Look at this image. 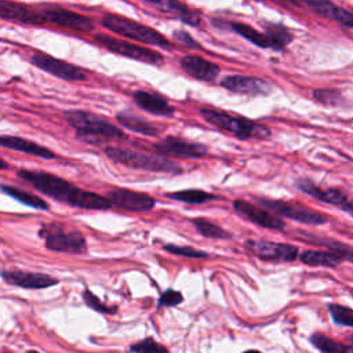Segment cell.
Returning <instances> with one entry per match:
<instances>
[{
    "label": "cell",
    "instance_id": "cell-37",
    "mask_svg": "<svg viewBox=\"0 0 353 353\" xmlns=\"http://www.w3.org/2000/svg\"><path fill=\"white\" fill-rule=\"evenodd\" d=\"M182 302H183V295H182L179 291H175V290L168 288V290H165V291L160 295V298H159V301H157V305H159V306L170 307V306H176V305H179V303H182Z\"/></svg>",
    "mask_w": 353,
    "mask_h": 353
},
{
    "label": "cell",
    "instance_id": "cell-15",
    "mask_svg": "<svg viewBox=\"0 0 353 353\" xmlns=\"http://www.w3.org/2000/svg\"><path fill=\"white\" fill-rule=\"evenodd\" d=\"M106 199L113 207L135 212L149 211L156 205V200L152 196L128 189H113L108 193Z\"/></svg>",
    "mask_w": 353,
    "mask_h": 353
},
{
    "label": "cell",
    "instance_id": "cell-10",
    "mask_svg": "<svg viewBox=\"0 0 353 353\" xmlns=\"http://www.w3.org/2000/svg\"><path fill=\"white\" fill-rule=\"evenodd\" d=\"M245 248L259 259L272 262H292L298 258V248L287 243L268 240H247Z\"/></svg>",
    "mask_w": 353,
    "mask_h": 353
},
{
    "label": "cell",
    "instance_id": "cell-27",
    "mask_svg": "<svg viewBox=\"0 0 353 353\" xmlns=\"http://www.w3.org/2000/svg\"><path fill=\"white\" fill-rule=\"evenodd\" d=\"M0 189H1V192H4L6 194L11 196L12 199L18 200L19 203H22L25 205L33 207L36 210H48V204L43 199H40L26 190H22V189H18L14 186H8V185H0Z\"/></svg>",
    "mask_w": 353,
    "mask_h": 353
},
{
    "label": "cell",
    "instance_id": "cell-29",
    "mask_svg": "<svg viewBox=\"0 0 353 353\" xmlns=\"http://www.w3.org/2000/svg\"><path fill=\"white\" fill-rule=\"evenodd\" d=\"M192 223L196 228V230L204 237L222 239V240L232 237V234L228 230H225L223 228L218 226L216 223H214L205 218H193Z\"/></svg>",
    "mask_w": 353,
    "mask_h": 353
},
{
    "label": "cell",
    "instance_id": "cell-30",
    "mask_svg": "<svg viewBox=\"0 0 353 353\" xmlns=\"http://www.w3.org/2000/svg\"><path fill=\"white\" fill-rule=\"evenodd\" d=\"M310 343L319 349L320 352L324 353H350L352 352V346H346L343 343H339L320 332H314L310 335Z\"/></svg>",
    "mask_w": 353,
    "mask_h": 353
},
{
    "label": "cell",
    "instance_id": "cell-23",
    "mask_svg": "<svg viewBox=\"0 0 353 353\" xmlns=\"http://www.w3.org/2000/svg\"><path fill=\"white\" fill-rule=\"evenodd\" d=\"M299 261L307 266H325L336 268L341 262L345 261L343 255L336 251H319V250H306L299 254Z\"/></svg>",
    "mask_w": 353,
    "mask_h": 353
},
{
    "label": "cell",
    "instance_id": "cell-8",
    "mask_svg": "<svg viewBox=\"0 0 353 353\" xmlns=\"http://www.w3.org/2000/svg\"><path fill=\"white\" fill-rule=\"evenodd\" d=\"M94 40H95V43H98L99 46L105 47L106 50H109L114 54H119V55H123V57H127V58H131V59H135L139 62H145V63H150V65H160V63H163V59H164L160 52L152 51L149 48H145V47H141V46H137V44H132L125 40L116 39V37H112V36H108L103 33L95 34Z\"/></svg>",
    "mask_w": 353,
    "mask_h": 353
},
{
    "label": "cell",
    "instance_id": "cell-28",
    "mask_svg": "<svg viewBox=\"0 0 353 353\" xmlns=\"http://www.w3.org/2000/svg\"><path fill=\"white\" fill-rule=\"evenodd\" d=\"M165 197L176 200V201H182V203H189V204H201V203H207L211 200H218V196L204 192V190H199V189L172 192V193H167Z\"/></svg>",
    "mask_w": 353,
    "mask_h": 353
},
{
    "label": "cell",
    "instance_id": "cell-13",
    "mask_svg": "<svg viewBox=\"0 0 353 353\" xmlns=\"http://www.w3.org/2000/svg\"><path fill=\"white\" fill-rule=\"evenodd\" d=\"M46 23H52L61 28L77 30V32H90L94 29V22L81 14L74 11L61 8V7H51L41 11Z\"/></svg>",
    "mask_w": 353,
    "mask_h": 353
},
{
    "label": "cell",
    "instance_id": "cell-2",
    "mask_svg": "<svg viewBox=\"0 0 353 353\" xmlns=\"http://www.w3.org/2000/svg\"><path fill=\"white\" fill-rule=\"evenodd\" d=\"M65 119L76 130V138L90 145H101L110 139H125L127 135L106 119L84 110H66Z\"/></svg>",
    "mask_w": 353,
    "mask_h": 353
},
{
    "label": "cell",
    "instance_id": "cell-12",
    "mask_svg": "<svg viewBox=\"0 0 353 353\" xmlns=\"http://www.w3.org/2000/svg\"><path fill=\"white\" fill-rule=\"evenodd\" d=\"M153 149L161 156H176L186 159H199L208 153V148L205 145L185 141L176 137H165L163 141L153 143Z\"/></svg>",
    "mask_w": 353,
    "mask_h": 353
},
{
    "label": "cell",
    "instance_id": "cell-18",
    "mask_svg": "<svg viewBox=\"0 0 353 353\" xmlns=\"http://www.w3.org/2000/svg\"><path fill=\"white\" fill-rule=\"evenodd\" d=\"M0 19L19 22L25 25L46 23L41 11H36L28 6L11 0H0Z\"/></svg>",
    "mask_w": 353,
    "mask_h": 353
},
{
    "label": "cell",
    "instance_id": "cell-38",
    "mask_svg": "<svg viewBox=\"0 0 353 353\" xmlns=\"http://www.w3.org/2000/svg\"><path fill=\"white\" fill-rule=\"evenodd\" d=\"M172 37H174L179 44H182V46H185V47H188V48L203 50L201 44L197 43V41H196L188 32H185V30H175V32L172 33Z\"/></svg>",
    "mask_w": 353,
    "mask_h": 353
},
{
    "label": "cell",
    "instance_id": "cell-25",
    "mask_svg": "<svg viewBox=\"0 0 353 353\" xmlns=\"http://www.w3.org/2000/svg\"><path fill=\"white\" fill-rule=\"evenodd\" d=\"M159 10H161L165 14L172 15L174 18H178L179 21L192 25V26H197L201 23V18L200 15L188 8L183 3L178 1V0H160V3L156 6Z\"/></svg>",
    "mask_w": 353,
    "mask_h": 353
},
{
    "label": "cell",
    "instance_id": "cell-11",
    "mask_svg": "<svg viewBox=\"0 0 353 353\" xmlns=\"http://www.w3.org/2000/svg\"><path fill=\"white\" fill-rule=\"evenodd\" d=\"M295 186L305 194H309L319 201H323V203L331 204V205H336V207L342 208L343 211H346L347 214H352V203H350L347 194L341 189H336V188L321 189L320 186H317L307 178L296 179Z\"/></svg>",
    "mask_w": 353,
    "mask_h": 353
},
{
    "label": "cell",
    "instance_id": "cell-40",
    "mask_svg": "<svg viewBox=\"0 0 353 353\" xmlns=\"http://www.w3.org/2000/svg\"><path fill=\"white\" fill-rule=\"evenodd\" d=\"M142 1H146V3H150V4H154V6H157L160 3V0H142Z\"/></svg>",
    "mask_w": 353,
    "mask_h": 353
},
{
    "label": "cell",
    "instance_id": "cell-26",
    "mask_svg": "<svg viewBox=\"0 0 353 353\" xmlns=\"http://www.w3.org/2000/svg\"><path fill=\"white\" fill-rule=\"evenodd\" d=\"M222 23L228 25L229 29H232L233 32H236L237 34L243 36L244 39H247L248 41H251L252 44L261 47V48H274V44L272 41V39L263 32H259L256 29H254L252 26L247 25V23H241V22H223Z\"/></svg>",
    "mask_w": 353,
    "mask_h": 353
},
{
    "label": "cell",
    "instance_id": "cell-4",
    "mask_svg": "<svg viewBox=\"0 0 353 353\" xmlns=\"http://www.w3.org/2000/svg\"><path fill=\"white\" fill-rule=\"evenodd\" d=\"M105 154L114 163L123 164L130 168L143 170L150 172H164V174H181L182 168L178 163L161 154H149L143 152H137L125 148L106 146Z\"/></svg>",
    "mask_w": 353,
    "mask_h": 353
},
{
    "label": "cell",
    "instance_id": "cell-32",
    "mask_svg": "<svg viewBox=\"0 0 353 353\" xmlns=\"http://www.w3.org/2000/svg\"><path fill=\"white\" fill-rule=\"evenodd\" d=\"M328 312L334 320L335 324L345 325V327H352L353 325V312L347 306H342L338 303H330L328 305Z\"/></svg>",
    "mask_w": 353,
    "mask_h": 353
},
{
    "label": "cell",
    "instance_id": "cell-21",
    "mask_svg": "<svg viewBox=\"0 0 353 353\" xmlns=\"http://www.w3.org/2000/svg\"><path fill=\"white\" fill-rule=\"evenodd\" d=\"M0 146L6 148V149L15 150V152H22L26 154L47 159V160L57 157V154L52 150H50L44 146H40L39 143H36L33 141H29V139L21 138V137H14V135H1Z\"/></svg>",
    "mask_w": 353,
    "mask_h": 353
},
{
    "label": "cell",
    "instance_id": "cell-9",
    "mask_svg": "<svg viewBox=\"0 0 353 353\" xmlns=\"http://www.w3.org/2000/svg\"><path fill=\"white\" fill-rule=\"evenodd\" d=\"M30 62L36 68H39L55 77H59L62 80L83 81L87 79V73L84 69H81L73 63H69L66 61L54 58L44 52H34L30 57Z\"/></svg>",
    "mask_w": 353,
    "mask_h": 353
},
{
    "label": "cell",
    "instance_id": "cell-19",
    "mask_svg": "<svg viewBox=\"0 0 353 353\" xmlns=\"http://www.w3.org/2000/svg\"><path fill=\"white\" fill-rule=\"evenodd\" d=\"M181 68L189 76L203 81H214L221 72L216 63L210 62L200 55H185L181 59Z\"/></svg>",
    "mask_w": 353,
    "mask_h": 353
},
{
    "label": "cell",
    "instance_id": "cell-6",
    "mask_svg": "<svg viewBox=\"0 0 353 353\" xmlns=\"http://www.w3.org/2000/svg\"><path fill=\"white\" fill-rule=\"evenodd\" d=\"M40 236L46 241V247L57 252L83 254L87 250L84 236L77 230H65L59 225H47L40 229Z\"/></svg>",
    "mask_w": 353,
    "mask_h": 353
},
{
    "label": "cell",
    "instance_id": "cell-39",
    "mask_svg": "<svg viewBox=\"0 0 353 353\" xmlns=\"http://www.w3.org/2000/svg\"><path fill=\"white\" fill-rule=\"evenodd\" d=\"M10 167V164L6 161V160H3L1 157H0V170H7Z\"/></svg>",
    "mask_w": 353,
    "mask_h": 353
},
{
    "label": "cell",
    "instance_id": "cell-31",
    "mask_svg": "<svg viewBox=\"0 0 353 353\" xmlns=\"http://www.w3.org/2000/svg\"><path fill=\"white\" fill-rule=\"evenodd\" d=\"M265 33L272 39V41L274 44V48L277 51L284 50L285 46L292 41L291 32L285 26H283L280 23H269V22H266L265 23Z\"/></svg>",
    "mask_w": 353,
    "mask_h": 353
},
{
    "label": "cell",
    "instance_id": "cell-24",
    "mask_svg": "<svg viewBox=\"0 0 353 353\" xmlns=\"http://www.w3.org/2000/svg\"><path fill=\"white\" fill-rule=\"evenodd\" d=\"M116 120L127 130L132 132H138L148 137H156L159 134V128L154 127L152 123H149L146 119L130 112V110H121L116 114Z\"/></svg>",
    "mask_w": 353,
    "mask_h": 353
},
{
    "label": "cell",
    "instance_id": "cell-5",
    "mask_svg": "<svg viewBox=\"0 0 353 353\" xmlns=\"http://www.w3.org/2000/svg\"><path fill=\"white\" fill-rule=\"evenodd\" d=\"M102 25L109 29L113 33L120 34L121 37H127V39H132L145 44H150V46H156V47H161L165 50H172V44L170 40H167L161 33H159L157 30L142 25L137 21L128 19L125 17H120V15H113V14H108L102 18Z\"/></svg>",
    "mask_w": 353,
    "mask_h": 353
},
{
    "label": "cell",
    "instance_id": "cell-22",
    "mask_svg": "<svg viewBox=\"0 0 353 353\" xmlns=\"http://www.w3.org/2000/svg\"><path fill=\"white\" fill-rule=\"evenodd\" d=\"M302 3L325 18L335 19L349 29L353 28V14L349 10L335 6L330 0H302Z\"/></svg>",
    "mask_w": 353,
    "mask_h": 353
},
{
    "label": "cell",
    "instance_id": "cell-14",
    "mask_svg": "<svg viewBox=\"0 0 353 353\" xmlns=\"http://www.w3.org/2000/svg\"><path fill=\"white\" fill-rule=\"evenodd\" d=\"M233 208L234 211L248 219L250 222L266 228V229H273V230H283L285 228V222L281 221L277 215L272 214L266 208H261L254 205L252 203L239 199L233 201Z\"/></svg>",
    "mask_w": 353,
    "mask_h": 353
},
{
    "label": "cell",
    "instance_id": "cell-36",
    "mask_svg": "<svg viewBox=\"0 0 353 353\" xmlns=\"http://www.w3.org/2000/svg\"><path fill=\"white\" fill-rule=\"evenodd\" d=\"M131 352H138V353H165L168 352V349L163 345H160L159 342H156L153 338H145L134 345L130 346Z\"/></svg>",
    "mask_w": 353,
    "mask_h": 353
},
{
    "label": "cell",
    "instance_id": "cell-35",
    "mask_svg": "<svg viewBox=\"0 0 353 353\" xmlns=\"http://www.w3.org/2000/svg\"><path fill=\"white\" fill-rule=\"evenodd\" d=\"M163 248L171 254L181 255V256H188V258H208L210 254L201 250H196L189 245H175V244H165Z\"/></svg>",
    "mask_w": 353,
    "mask_h": 353
},
{
    "label": "cell",
    "instance_id": "cell-3",
    "mask_svg": "<svg viewBox=\"0 0 353 353\" xmlns=\"http://www.w3.org/2000/svg\"><path fill=\"white\" fill-rule=\"evenodd\" d=\"M200 114L207 123L234 135L241 141L270 138V130L266 125L252 121L250 119L229 114L226 112L208 109V108H201Z\"/></svg>",
    "mask_w": 353,
    "mask_h": 353
},
{
    "label": "cell",
    "instance_id": "cell-1",
    "mask_svg": "<svg viewBox=\"0 0 353 353\" xmlns=\"http://www.w3.org/2000/svg\"><path fill=\"white\" fill-rule=\"evenodd\" d=\"M18 176L30 183L43 194L52 197L58 201L66 203L72 207L84 210H108L112 207L109 200L94 192L83 190L66 179L44 171L19 170Z\"/></svg>",
    "mask_w": 353,
    "mask_h": 353
},
{
    "label": "cell",
    "instance_id": "cell-16",
    "mask_svg": "<svg viewBox=\"0 0 353 353\" xmlns=\"http://www.w3.org/2000/svg\"><path fill=\"white\" fill-rule=\"evenodd\" d=\"M219 85L226 88L228 91L244 95H268L272 91V85L258 77L252 76H241V74H232L226 76L219 81Z\"/></svg>",
    "mask_w": 353,
    "mask_h": 353
},
{
    "label": "cell",
    "instance_id": "cell-20",
    "mask_svg": "<svg viewBox=\"0 0 353 353\" xmlns=\"http://www.w3.org/2000/svg\"><path fill=\"white\" fill-rule=\"evenodd\" d=\"M132 98L141 109H143L148 113H152L154 116L170 117L175 113V108L171 103H168L167 99L161 98L157 94L148 92V91H143V90H138V91H134Z\"/></svg>",
    "mask_w": 353,
    "mask_h": 353
},
{
    "label": "cell",
    "instance_id": "cell-33",
    "mask_svg": "<svg viewBox=\"0 0 353 353\" xmlns=\"http://www.w3.org/2000/svg\"><path fill=\"white\" fill-rule=\"evenodd\" d=\"M313 97L316 101L328 106H339L343 102V97L336 88H317L313 91Z\"/></svg>",
    "mask_w": 353,
    "mask_h": 353
},
{
    "label": "cell",
    "instance_id": "cell-7",
    "mask_svg": "<svg viewBox=\"0 0 353 353\" xmlns=\"http://www.w3.org/2000/svg\"><path fill=\"white\" fill-rule=\"evenodd\" d=\"M255 201L269 211H273L281 216L290 218L301 223L324 225L328 222V218L324 214L313 211L312 208H307L296 203H290V201L277 200V199H263V197H256Z\"/></svg>",
    "mask_w": 353,
    "mask_h": 353
},
{
    "label": "cell",
    "instance_id": "cell-34",
    "mask_svg": "<svg viewBox=\"0 0 353 353\" xmlns=\"http://www.w3.org/2000/svg\"><path fill=\"white\" fill-rule=\"evenodd\" d=\"M83 299H84V303L87 306H90L91 309H94L97 312L106 313V314H114L117 312V306H108L95 294H92L90 290H84Z\"/></svg>",
    "mask_w": 353,
    "mask_h": 353
},
{
    "label": "cell",
    "instance_id": "cell-17",
    "mask_svg": "<svg viewBox=\"0 0 353 353\" xmlns=\"http://www.w3.org/2000/svg\"><path fill=\"white\" fill-rule=\"evenodd\" d=\"M0 274L6 283L21 287V288L40 290V288H47L58 284V280L55 277L46 273H36V272H26V270H1Z\"/></svg>",
    "mask_w": 353,
    "mask_h": 353
}]
</instances>
